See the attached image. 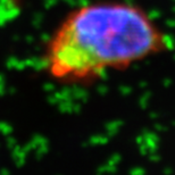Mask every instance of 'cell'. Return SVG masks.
I'll list each match as a JSON object with an SVG mask.
<instances>
[{"mask_svg": "<svg viewBox=\"0 0 175 175\" xmlns=\"http://www.w3.org/2000/svg\"><path fill=\"white\" fill-rule=\"evenodd\" d=\"M170 41L140 6L121 0L89 2L59 24L46 48V70L64 82H86L165 52Z\"/></svg>", "mask_w": 175, "mask_h": 175, "instance_id": "1", "label": "cell"}]
</instances>
